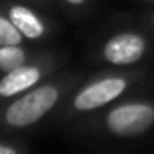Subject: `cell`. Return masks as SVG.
<instances>
[{"label": "cell", "mask_w": 154, "mask_h": 154, "mask_svg": "<svg viewBox=\"0 0 154 154\" xmlns=\"http://www.w3.org/2000/svg\"><path fill=\"white\" fill-rule=\"evenodd\" d=\"M26 63V53L20 45H4L0 47V70L10 72Z\"/></svg>", "instance_id": "obj_7"}, {"label": "cell", "mask_w": 154, "mask_h": 154, "mask_svg": "<svg viewBox=\"0 0 154 154\" xmlns=\"http://www.w3.org/2000/svg\"><path fill=\"white\" fill-rule=\"evenodd\" d=\"M146 51V41L139 33H117L105 43L103 47V59L111 64H133L143 59Z\"/></svg>", "instance_id": "obj_4"}, {"label": "cell", "mask_w": 154, "mask_h": 154, "mask_svg": "<svg viewBox=\"0 0 154 154\" xmlns=\"http://www.w3.org/2000/svg\"><path fill=\"white\" fill-rule=\"evenodd\" d=\"M152 22H154V18H152Z\"/></svg>", "instance_id": "obj_11"}, {"label": "cell", "mask_w": 154, "mask_h": 154, "mask_svg": "<svg viewBox=\"0 0 154 154\" xmlns=\"http://www.w3.org/2000/svg\"><path fill=\"white\" fill-rule=\"evenodd\" d=\"M41 78V70L37 66H22L14 68V70L6 72L2 80H0V96L2 98H10V96H16L23 90H29Z\"/></svg>", "instance_id": "obj_5"}, {"label": "cell", "mask_w": 154, "mask_h": 154, "mask_svg": "<svg viewBox=\"0 0 154 154\" xmlns=\"http://www.w3.org/2000/svg\"><path fill=\"white\" fill-rule=\"evenodd\" d=\"M0 154H18L12 146H6V144H0Z\"/></svg>", "instance_id": "obj_9"}, {"label": "cell", "mask_w": 154, "mask_h": 154, "mask_svg": "<svg viewBox=\"0 0 154 154\" xmlns=\"http://www.w3.org/2000/svg\"><path fill=\"white\" fill-rule=\"evenodd\" d=\"M23 39L22 31L14 26L10 18H4L0 16V47L4 45H20Z\"/></svg>", "instance_id": "obj_8"}, {"label": "cell", "mask_w": 154, "mask_h": 154, "mask_svg": "<svg viewBox=\"0 0 154 154\" xmlns=\"http://www.w3.org/2000/svg\"><path fill=\"white\" fill-rule=\"evenodd\" d=\"M57 102H59V90L55 86H39L8 105L4 111V121L12 127L33 125L45 113H49Z\"/></svg>", "instance_id": "obj_1"}, {"label": "cell", "mask_w": 154, "mask_h": 154, "mask_svg": "<svg viewBox=\"0 0 154 154\" xmlns=\"http://www.w3.org/2000/svg\"><path fill=\"white\" fill-rule=\"evenodd\" d=\"M127 88V80L119 78V76H111V78H102L98 82L86 86L82 92H78L74 98V109L78 111H92V109H100L115 98H119Z\"/></svg>", "instance_id": "obj_3"}, {"label": "cell", "mask_w": 154, "mask_h": 154, "mask_svg": "<svg viewBox=\"0 0 154 154\" xmlns=\"http://www.w3.org/2000/svg\"><path fill=\"white\" fill-rule=\"evenodd\" d=\"M68 4H72V6H80V4H84L86 0H66Z\"/></svg>", "instance_id": "obj_10"}, {"label": "cell", "mask_w": 154, "mask_h": 154, "mask_svg": "<svg viewBox=\"0 0 154 154\" xmlns=\"http://www.w3.org/2000/svg\"><path fill=\"white\" fill-rule=\"evenodd\" d=\"M8 18L14 22V26L22 31L23 37L27 39H39L45 33V26L43 22L26 6H12Z\"/></svg>", "instance_id": "obj_6"}, {"label": "cell", "mask_w": 154, "mask_h": 154, "mask_svg": "<svg viewBox=\"0 0 154 154\" xmlns=\"http://www.w3.org/2000/svg\"><path fill=\"white\" fill-rule=\"evenodd\" d=\"M152 2H154V0H152Z\"/></svg>", "instance_id": "obj_12"}, {"label": "cell", "mask_w": 154, "mask_h": 154, "mask_svg": "<svg viewBox=\"0 0 154 154\" xmlns=\"http://www.w3.org/2000/svg\"><path fill=\"white\" fill-rule=\"evenodd\" d=\"M154 125V107L150 103L131 102L113 107L107 113L105 127L117 137L143 135Z\"/></svg>", "instance_id": "obj_2"}]
</instances>
